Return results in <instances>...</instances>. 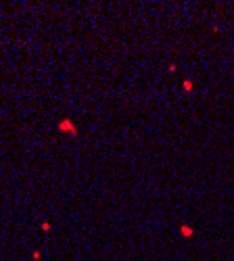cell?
<instances>
[{
	"mask_svg": "<svg viewBox=\"0 0 234 261\" xmlns=\"http://www.w3.org/2000/svg\"><path fill=\"white\" fill-rule=\"evenodd\" d=\"M42 230L48 232V230H50V224H48V222H42Z\"/></svg>",
	"mask_w": 234,
	"mask_h": 261,
	"instance_id": "cell-1",
	"label": "cell"
}]
</instances>
